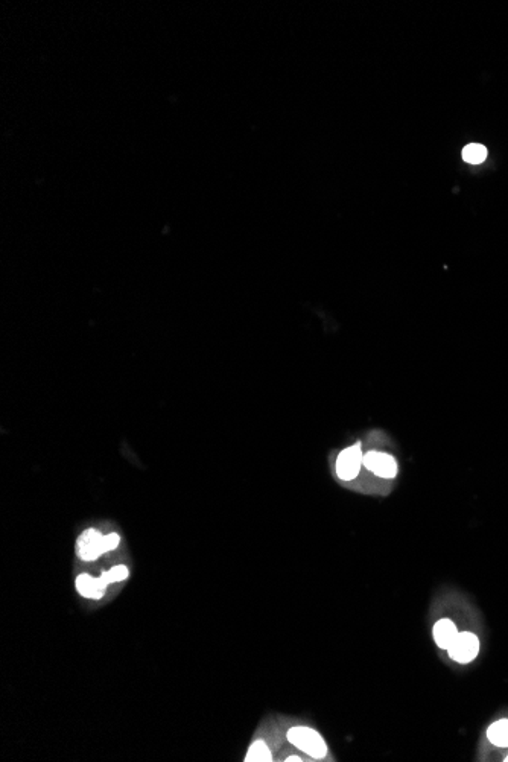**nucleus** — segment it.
Segmentation results:
<instances>
[{"instance_id":"nucleus-12","label":"nucleus","mask_w":508,"mask_h":762,"mask_svg":"<svg viewBox=\"0 0 508 762\" xmlns=\"http://www.w3.org/2000/svg\"><path fill=\"white\" fill-rule=\"evenodd\" d=\"M104 543H105V553H111V551L118 549V546L120 545V536L118 532H110L104 537Z\"/></svg>"},{"instance_id":"nucleus-5","label":"nucleus","mask_w":508,"mask_h":762,"mask_svg":"<svg viewBox=\"0 0 508 762\" xmlns=\"http://www.w3.org/2000/svg\"><path fill=\"white\" fill-rule=\"evenodd\" d=\"M479 653V639L470 632L458 633L457 639L448 650L449 658L458 663H469L475 661Z\"/></svg>"},{"instance_id":"nucleus-9","label":"nucleus","mask_w":508,"mask_h":762,"mask_svg":"<svg viewBox=\"0 0 508 762\" xmlns=\"http://www.w3.org/2000/svg\"><path fill=\"white\" fill-rule=\"evenodd\" d=\"M487 740L496 747H508V718L490 726L487 729Z\"/></svg>"},{"instance_id":"nucleus-4","label":"nucleus","mask_w":508,"mask_h":762,"mask_svg":"<svg viewBox=\"0 0 508 762\" xmlns=\"http://www.w3.org/2000/svg\"><path fill=\"white\" fill-rule=\"evenodd\" d=\"M362 466L369 472H372V474H374L376 477L383 478V479H393L397 475V470H399L397 461L394 460L393 455L385 453V452H378V451L367 452L364 455Z\"/></svg>"},{"instance_id":"nucleus-2","label":"nucleus","mask_w":508,"mask_h":762,"mask_svg":"<svg viewBox=\"0 0 508 762\" xmlns=\"http://www.w3.org/2000/svg\"><path fill=\"white\" fill-rule=\"evenodd\" d=\"M104 534L94 528H87L76 540V556L83 562H94L105 553Z\"/></svg>"},{"instance_id":"nucleus-6","label":"nucleus","mask_w":508,"mask_h":762,"mask_svg":"<svg viewBox=\"0 0 508 762\" xmlns=\"http://www.w3.org/2000/svg\"><path fill=\"white\" fill-rule=\"evenodd\" d=\"M75 588L83 598L98 601L107 592L108 584L102 580L101 575L93 577L89 572H83L75 578Z\"/></svg>"},{"instance_id":"nucleus-3","label":"nucleus","mask_w":508,"mask_h":762,"mask_svg":"<svg viewBox=\"0 0 508 762\" xmlns=\"http://www.w3.org/2000/svg\"><path fill=\"white\" fill-rule=\"evenodd\" d=\"M362 460H364V455H362L361 444L359 443L344 449L338 455L337 464H335L338 478L343 481L355 479L359 475V472H361Z\"/></svg>"},{"instance_id":"nucleus-10","label":"nucleus","mask_w":508,"mask_h":762,"mask_svg":"<svg viewBox=\"0 0 508 762\" xmlns=\"http://www.w3.org/2000/svg\"><path fill=\"white\" fill-rule=\"evenodd\" d=\"M128 577H129V569H128V566H125V565H116V566L110 567L108 571L101 572V578H102V580H104L105 583H107L108 586H110V584H116V583L125 581Z\"/></svg>"},{"instance_id":"nucleus-8","label":"nucleus","mask_w":508,"mask_h":762,"mask_svg":"<svg viewBox=\"0 0 508 762\" xmlns=\"http://www.w3.org/2000/svg\"><path fill=\"white\" fill-rule=\"evenodd\" d=\"M245 762H271L273 761V752H271L268 742L265 740H256L250 744Z\"/></svg>"},{"instance_id":"nucleus-1","label":"nucleus","mask_w":508,"mask_h":762,"mask_svg":"<svg viewBox=\"0 0 508 762\" xmlns=\"http://www.w3.org/2000/svg\"><path fill=\"white\" fill-rule=\"evenodd\" d=\"M286 740L312 759L320 761L329 755L326 740L317 729L309 728V726H292L286 732Z\"/></svg>"},{"instance_id":"nucleus-11","label":"nucleus","mask_w":508,"mask_h":762,"mask_svg":"<svg viewBox=\"0 0 508 762\" xmlns=\"http://www.w3.org/2000/svg\"><path fill=\"white\" fill-rule=\"evenodd\" d=\"M486 157H487V150L483 145H478V143L467 145L463 151V159L472 164H478L481 162H484Z\"/></svg>"},{"instance_id":"nucleus-13","label":"nucleus","mask_w":508,"mask_h":762,"mask_svg":"<svg viewBox=\"0 0 508 762\" xmlns=\"http://www.w3.org/2000/svg\"><path fill=\"white\" fill-rule=\"evenodd\" d=\"M285 761H286V762H300V761H303V759H302L300 756H297V755H291V756H288Z\"/></svg>"},{"instance_id":"nucleus-7","label":"nucleus","mask_w":508,"mask_h":762,"mask_svg":"<svg viewBox=\"0 0 508 762\" xmlns=\"http://www.w3.org/2000/svg\"><path fill=\"white\" fill-rule=\"evenodd\" d=\"M458 633L460 632L457 626H455L453 621L449 618H443L440 621H437L435 626L432 627V637L435 644L439 645L442 650H446V651L449 650L455 639H457Z\"/></svg>"},{"instance_id":"nucleus-14","label":"nucleus","mask_w":508,"mask_h":762,"mask_svg":"<svg viewBox=\"0 0 508 762\" xmlns=\"http://www.w3.org/2000/svg\"><path fill=\"white\" fill-rule=\"evenodd\" d=\"M505 761H507V762H508V755H507V756H505Z\"/></svg>"}]
</instances>
